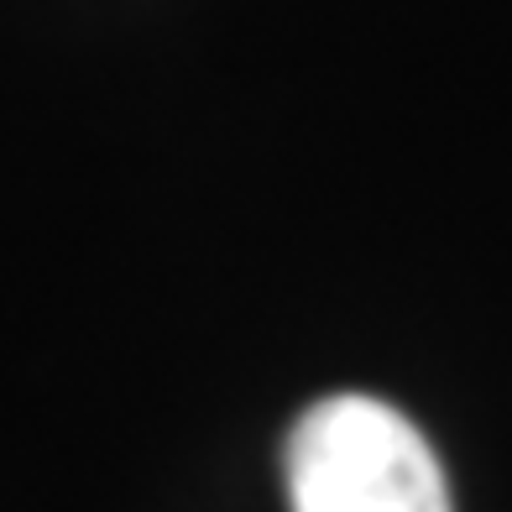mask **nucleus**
Listing matches in <instances>:
<instances>
[{
  "label": "nucleus",
  "instance_id": "nucleus-1",
  "mask_svg": "<svg viewBox=\"0 0 512 512\" xmlns=\"http://www.w3.org/2000/svg\"><path fill=\"white\" fill-rule=\"evenodd\" d=\"M283 471L293 512H455L429 439L366 392H335L298 418Z\"/></svg>",
  "mask_w": 512,
  "mask_h": 512
}]
</instances>
